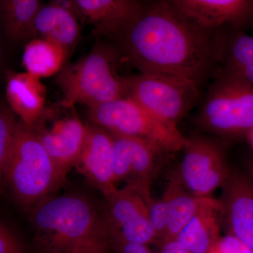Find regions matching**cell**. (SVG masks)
Wrapping results in <instances>:
<instances>
[{"mask_svg":"<svg viewBox=\"0 0 253 253\" xmlns=\"http://www.w3.org/2000/svg\"><path fill=\"white\" fill-rule=\"evenodd\" d=\"M120 54L140 73L167 75L200 86L222 58L224 41L200 28L169 1L144 7L117 40Z\"/></svg>","mask_w":253,"mask_h":253,"instance_id":"6da1fadb","label":"cell"},{"mask_svg":"<svg viewBox=\"0 0 253 253\" xmlns=\"http://www.w3.org/2000/svg\"><path fill=\"white\" fill-rule=\"evenodd\" d=\"M32 253H73L97 225L101 209L84 195L51 196L32 209Z\"/></svg>","mask_w":253,"mask_h":253,"instance_id":"7a4b0ae2","label":"cell"},{"mask_svg":"<svg viewBox=\"0 0 253 253\" xmlns=\"http://www.w3.org/2000/svg\"><path fill=\"white\" fill-rule=\"evenodd\" d=\"M11 199L24 212L56 195L63 179L31 126L18 123L12 154L1 176Z\"/></svg>","mask_w":253,"mask_h":253,"instance_id":"3957f363","label":"cell"},{"mask_svg":"<svg viewBox=\"0 0 253 253\" xmlns=\"http://www.w3.org/2000/svg\"><path fill=\"white\" fill-rule=\"evenodd\" d=\"M120 55L116 48L99 41L83 59L64 66L56 78L64 95L63 104L90 108L128 96L126 78L116 71Z\"/></svg>","mask_w":253,"mask_h":253,"instance_id":"277c9868","label":"cell"},{"mask_svg":"<svg viewBox=\"0 0 253 253\" xmlns=\"http://www.w3.org/2000/svg\"><path fill=\"white\" fill-rule=\"evenodd\" d=\"M88 116L111 134L140 138L164 153L184 149L189 141L176 125L159 119L129 96L89 108Z\"/></svg>","mask_w":253,"mask_h":253,"instance_id":"5b68a950","label":"cell"},{"mask_svg":"<svg viewBox=\"0 0 253 253\" xmlns=\"http://www.w3.org/2000/svg\"><path fill=\"white\" fill-rule=\"evenodd\" d=\"M200 122L209 130L235 135L253 129V86L223 71L201 108Z\"/></svg>","mask_w":253,"mask_h":253,"instance_id":"8992f818","label":"cell"},{"mask_svg":"<svg viewBox=\"0 0 253 253\" xmlns=\"http://www.w3.org/2000/svg\"><path fill=\"white\" fill-rule=\"evenodd\" d=\"M128 96L166 122H176L192 109L199 86L176 76L140 73L126 78Z\"/></svg>","mask_w":253,"mask_h":253,"instance_id":"52a82bcc","label":"cell"},{"mask_svg":"<svg viewBox=\"0 0 253 253\" xmlns=\"http://www.w3.org/2000/svg\"><path fill=\"white\" fill-rule=\"evenodd\" d=\"M104 198L100 219L111 240L145 246L159 242L150 220V194L126 185Z\"/></svg>","mask_w":253,"mask_h":253,"instance_id":"ba28073f","label":"cell"},{"mask_svg":"<svg viewBox=\"0 0 253 253\" xmlns=\"http://www.w3.org/2000/svg\"><path fill=\"white\" fill-rule=\"evenodd\" d=\"M63 179L75 168L84 146L87 125H84L74 106L62 102L45 108L31 126Z\"/></svg>","mask_w":253,"mask_h":253,"instance_id":"9c48e42d","label":"cell"},{"mask_svg":"<svg viewBox=\"0 0 253 253\" xmlns=\"http://www.w3.org/2000/svg\"><path fill=\"white\" fill-rule=\"evenodd\" d=\"M178 175L183 186L196 197H209L224 186L229 176L224 155L212 141L202 138L189 139Z\"/></svg>","mask_w":253,"mask_h":253,"instance_id":"30bf717a","label":"cell"},{"mask_svg":"<svg viewBox=\"0 0 253 253\" xmlns=\"http://www.w3.org/2000/svg\"><path fill=\"white\" fill-rule=\"evenodd\" d=\"M113 172L116 183L125 182L150 194V186L164 154L149 141L134 136L111 134Z\"/></svg>","mask_w":253,"mask_h":253,"instance_id":"8fae6325","label":"cell"},{"mask_svg":"<svg viewBox=\"0 0 253 253\" xmlns=\"http://www.w3.org/2000/svg\"><path fill=\"white\" fill-rule=\"evenodd\" d=\"M75 168L104 197L116 191L111 133L93 123L87 124L85 141Z\"/></svg>","mask_w":253,"mask_h":253,"instance_id":"7c38bea8","label":"cell"},{"mask_svg":"<svg viewBox=\"0 0 253 253\" xmlns=\"http://www.w3.org/2000/svg\"><path fill=\"white\" fill-rule=\"evenodd\" d=\"M75 9L95 34L118 40L137 21L144 6L135 0H76Z\"/></svg>","mask_w":253,"mask_h":253,"instance_id":"4fadbf2b","label":"cell"},{"mask_svg":"<svg viewBox=\"0 0 253 253\" xmlns=\"http://www.w3.org/2000/svg\"><path fill=\"white\" fill-rule=\"evenodd\" d=\"M171 4L200 28L214 31L223 25L241 26L253 18L252 0H171Z\"/></svg>","mask_w":253,"mask_h":253,"instance_id":"5bb4252c","label":"cell"},{"mask_svg":"<svg viewBox=\"0 0 253 253\" xmlns=\"http://www.w3.org/2000/svg\"><path fill=\"white\" fill-rule=\"evenodd\" d=\"M224 189L223 217L230 234L253 251V181L235 173Z\"/></svg>","mask_w":253,"mask_h":253,"instance_id":"9a60e30c","label":"cell"},{"mask_svg":"<svg viewBox=\"0 0 253 253\" xmlns=\"http://www.w3.org/2000/svg\"><path fill=\"white\" fill-rule=\"evenodd\" d=\"M222 219L221 201L205 197L197 212L176 236L175 241L189 253H214L221 238L219 229Z\"/></svg>","mask_w":253,"mask_h":253,"instance_id":"2e32d148","label":"cell"},{"mask_svg":"<svg viewBox=\"0 0 253 253\" xmlns=\"http://www.w3.org/2000/svg\"><path fill=\"white\" fill-rule=\"evenodd\" d=\"M6 94L10 109L32 126L45 109L46 86L31 73H8Z\"/></svg>","mask_w":253,"mask_h":253,"instance_id":"e0dca14e","label":"cell"},{"mask_svg":"<svg viewBox=\"0 0 253 253\" xmlns=\"http://www.w3.org/2000/svg\"><path fill=\"white\" fill-rule=\"evenodd\" d=\"M80 38V27L73 10L61 3L42 5L34 26L33 39H43L62 46L69 55Z\"/></svg>","mask_w":253,"mask_h":253,"instance_id":"ac0fdd59","label":"cell"},{"mask_svg":"<svg viewBox=\"0 0 253 253\" xmlns=\"http://www.w3.org/2000/svg\"><path fill=\"white\" fill-rule=\"evenodd\" d=\"M163 198L167 204L168 218L166 234L162 243L176 239V236L197 212L204 199L190 194L183 186L177 172L172 173L171 175Z\"/></svg>","mask_w":253,"mask_h":253,"instance_id":"d6986e66","label":"cell"},{"mask_svg":"<svg viewBox=\"0 0 253 253\" xmlns=\"http://www.w3.org/2000/svg\"><path fill=\"white\" fill-rule=\"evenodd\" d=\"M42 4L38 0H1V26L5 36L14 42L33 39V26Z\"/></svg>","mask_w":253,"mask_h":253,"instance_id":"ffe728a7","label":"cell"},{"mask_svg":"<svg viewBox=\"0 0 253 253\" xmlns=\"http://www.w3.org/2000/svg\"><path fill=\"white\" fill-rule=\"evenodd\" d=\"M68 56L67 51L56 43L34 39L25 46L23 63L26 72L38 78H48L61 72Z\"/></svg>","mask_w":253,"mask_h":253,"instance_id":"44dd1931","label":"cell"},{"mask_svg":"<svg viewBox=\"0 0 253 253\" xmlns=\"http://www.w3.org/2000/svg\"><path fill=\"white\" fill-rule=\"evenodd\" d=\"M224 71L253 86V37L237 33L224 42Z\"/></svg>","mask_w":253,"mask_h":253,"instance_id":"7402d4cb","label":"cell"},{"mask_svg":"<svg viewBox=\"0 0 253 253\" xmlns=\"http://www.w3.org/2000/svg\"><path fill=\"white\" fill-rule=\"evenodd\" d=\"M14 112L4 104L0 109V174H4L9 164L18 126Z\"/></svg>","mask_w":253,"mask_h":253,"instance_id":"603a6c76","label":"cell"},{"mask_svg":"<svg viewBox=\"0 0 253 253\" xmlns=\"http://www.w3.org/2000/svg\"><path fill=\"white\" fill-rule=\"evenodd\" d=\"M111 240L99 219L89 235L78 245L73 253H111Z\"/></svg>","mask_w":253,"mask_h":253,"instance_id":"cb8c5ba5","label":"cell"},{"mask_svg":"<svg viewBox=\"0 0 253 253\" xmlns=\"http://www.w3.org/2000/svg\"><path fill=\"white\" fill-rule=\"evenodd\" d=\"M0 253H29L17 231L4 220L0 223Z\"/></svg>","mask_w":253,"mask_h":253,"instance_id":"d4e9b609","label":"cell"},{"mask_svg":"<svg viewBox=\"0 0 253 253\" xmlns=\"http://www.w3.org/2000/svg\"><path fill=\"white\" fill-rule=\"evenodd\" d=\"M149 217L151 225L161 244L167 227L168 211L166 200L162 198L160 201H153L149 204Z\"/></svg>","mask_w":253,"mask_h":253,"instance_id":"484cf974","label":"cell"},{"mask_svg":"<svg viewBox=\"0 0 253 253\" xmlns=\"http://www.w3.org/2000/svg\"><path fill=\"white\" fill-rule=\"evenodd\" d=\"M245 246L238 238L229 234L219 239L214 253H241Z\"/></svg>","mask_w":253,"mask_h":253,"instance_id":"4316f807","label":"cell"},{"mask_svg":"<svg viewBox=\"0 0 253 253\" xmlns=\"http://www.w3.org/2000/svg\"><path fill=\"white\" fill-rule=\"evenodd\" d=\"M113 253H152L148 246L111 240Z\"/></svg>","mask_w":253,"mask_h":253,"instance_id":"83f0119b","label":"cell"},{"mask_svg":"<svg viewBox=\"0 0 253 253\" xmlns=\"http://www.w3.org/2000/svg\"><path fill=\"white\" fill-rule=\"evenodd\" d=\"M160 253H189L174 241H163Z\"/></svg>","mask_w":253,"mask_h":253,"instance_id":"f1b7e54d","label":"cell"},{"mask_svg":"<svg viewBox=\"0 0 253 253\" xmlns=\"http://www.w3.org/2000/svg\"><path fill=\"white\" fill-rule=\"evenodd\" d=\"M251 139L253 146V129L251 131Z\"/></svg>","mask_w":253,"mask_h":253,"instance_id":"f546056e","label":"cell"},{"mask_svg":"<svg viewBox=\"0 0 253 253\" xmlns=\"http://www.w3.org/2000/svg\"><path fill=\"white\" fill-rule=\"evenodd\" d=\"M251 176H252V179H253V166H252V167H251Z\"/></svg>","mask_w":253,"mask_h":253,"instance_id":"4dcf8cb0","label":"cell"},{"mask_svg":"<svg viewBox=\"0 0 253 253\" xmlns=\"http://www.w3.org/2000/svg\"></svg>","mask_w":253,"mask_h":253,"instance_id":"1f68e13d","label":"cell"}]
</instances>
